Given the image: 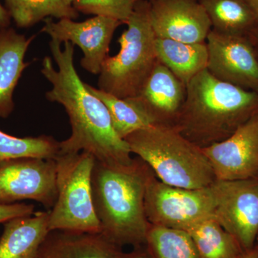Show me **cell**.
<instances>
[{
	"label": "cell",
	"instance_id": "6da1fadb",
	"mask_svg": "<svg viewBox=\"0 0 258 258\" xmlns=\"http://www.w3.org/2000/svg\"><path fill=\"white\" fill-rule=\"evenodd\" d=\"M51 40L50 57L42 61V74L52 85L45 96L62 105L70 118L72 133L59 142V154L86 152L107 164L127 165L133 161L127 142L115 133L106 106L86 87L74 66V47L71 42Z\"/></svg>",
	"mask_w": 258,
	"mask_h": 258
},
{
	"label": "cell",
	"instance_id": "7a4b0ae2",
	"mask_svg": "<svg viewBox=\"0 0 258 258\" xmlns=\"http://www.w3.org/2000/svg\"><path fill=\"white\" fill-rule=\"evenodd\" d=\"M152 171L139 157L127 165L95 160L91 174L93 208L102 235L120 247L146 245L150 223L144 198Z\"/></svg>",
	"mask_w": 258,
	"mask_h": 258
},
{
	"label": "cell",
	"instance_id": "3957f363",
	"mask_svg": "<svg viewBox=\"0 0 258 258\" xmlns=\"http://www.w3.org/2000/svg\"><path fill=\"white\" fill-rule=\"evenodd\" d=\"M258 113V93L214 77L205 70L186 86L184 106L174 127L204 148L230 137Z\"/></svg>",
	"mask_w": 258,
	"mask_h": 258
},
{
	"label": "cell",
	"instance_id": "277c9868",
	"mask_svg": "<svg viewBox=\"0 0 258 258\" xmlns=\"http://www.w3.org/2000/svg\"><path fill=\"white\" fill-rule=\"evenodd\" d=\"M125 141L132 154L143 160L164 184L196 189L216 181L201 148L174 126L152 125L134 132Z\"/></svg>",
	"mask_w": 258,
	"mask_h": 258
},
{
	"label": "cell",
	"instance_id": "5b68a950",
	"mask_svg": "<svg viewBox=\"0 0 258 258\" xmlns=\"http://www.w3.org/2000/svg\"><path fill=\"white\" fill-rule=\"evenodd\" d=\"M125 24L119 52L106 57L98 82L100 90L122 99L138 96L158 62L149 0H139Z\"/></svg>",
	"mask_w": 258,
	"mask_h": 258
},
{
	"label": "cell",
	"instance_id": "8992f818",
	"mask_svg": "<svg viewBox=\"0 0 258 258\" xmlns=\"http://www.w3.org/2000/svg\"><path fill=\"white\" fill-rule=\"evenodd\" d=\"M56 162L57 199L51 209L49 230L101 233L91 191L95 157L86 152L58 154Z\"/></svg>",
	"mask_w": 258,
	"mask_h": 258
},
{
	"label": "cell",
	"instance_id": "52a82bcc",
	"mask_svg": "<svg viewBox=\"0 0 258 258\" xmlns=\"http://www.w3.org/2000/svg\"><path fill=\"white\" fill-rule=\"evenodd\" d=\"M144 205L149 223L184 230L214 216L215 191L212 184L196 189L170 186L158 179L152 171L147 181Z\"/></svg>",
	"mask_w": 258,
	"mask_h": 258
},
{
	"label": "cell",
	"instance_id": "ba28073f",
	"mask_svg": "<svg viewBox=\"0 0 258 258\" xmlns=\"http://www.w3.org/2000/svg\"><path fill=\"white\" fill-rule=\"evenodd\" d=\"M214 217L233 236L244 252L253 248L258 238V178L216 181Z\"/></svg>",
	"mask_w": 258,
	"mask_h": 258
},
{
	"label": "cell",
	"instance_id": "9c48e42d",
	"mask_svg": "<svg viewBox=\"0 0 258 258\" xmlns=\"http://www.w3.org/2000/svg\"><path fill=\"white\" fill-rule=\"evenodd\" d=\"M57 199L55 159H14L0 166V205L34 200L51 210Z\"/></svg>",
	"mask_w": 258,
	"mask_h": 258
},
{
	"label": "cell",
	"instance_id": "30bf717a",
	"mask_svg": "<svg viewBox=\"0 0 258 258\" xmlns=\"http://www.w3.org/2000/svg\"><path fill=\"white\" fill-rule=\"evenodd\" d=\"M207 70L223 82L258 93V55L249 36L211 30Z\"/></svg>",
	"mask_w": 258,
	"mask_h": 258
},
{
	"label": "cell",
	"instance_id": "8fae6325",
	"mask_svg": "<svg viewBox=\"0 0 258 258\" xmlns=\"http://www.w3.org/2000/svg\"><path fill=\"white\" fill-rule=\"evenodd\" d=\"M217 181L258 178V113L228 138L201 148Z\"/></svg>",
	"mask_w": 258,
	"mask_h": 258
},
{
	"label": "cell",
	"instance_id": "7c38bea8",
	"mask_svg": "<svg viewBox=\"0 0 258 258\" xmlns=\"http://www.w3.org/2000/svg\"><path fill=\"white\" fill-rule=\"evenodd\" d=\"M121 22L104 16H95L77 23L72 19H60L55 23L45 19L42 32L60 42H71L83 52L81 66L93 75H99L102 64L108 57L113 34Z\"/></svg>",
	"mask_w": 258,
	"mask_h": 258
},
{
	"label": "cell",
	"instance_id": "4fadbf2b",
	"mask_svg": "<svg viewBox=\"0 0 258 258\" xmlns=\"http://www.w3.org/2000/svg\"><path fill=\"white\" fill-rule=\"evenodd\" d=\"M153 30L158 38L204 43L212 30L198 0H149Z\"/></svg>",
	"mask_w": 258,
	"mask_h": 258
},
{
	"label": "cell",
	"instance_id": "5bb4252c",
	"mask_svg": "<svg viewBox=\"0 0 258 258\" xmlns=\"http://www.w3.org/2000/svg\"><path fill=\"white\" fill-rule=\"evenodd\" d=\"M186 97V86L158 60L138 96L131 98L152 125L174 126Z\"/></svg>",
	"mask_w": 258,
	"mask_h": 258
},
{
	"label": "cell",
	"instance_id": "9a60e30c",
	"mask_svg": "<svg viewBox=\"0 0 258 258\" xmlns=\"http://www.w3.org/2000/svg\"><path fill=\"white\" fill-rule=\"evenodd\" d=\"M125 252L101 233L50 231L37 258H125Z\"/></svg>",
	"mask_w": 258,
	"mask_h": 258
},
{
	"label": "cell",
	"instance_id": "2e32d148",
	"mask_svg": "<svg viewBox=\"0 0 258 258\" xmlns=\"http://www.w3.org/2000/svg\"><path fill=\"white\" fill-rule=\"evenodd\" d=\"M50 212H37L4 222L0 258H37L49 230Z\"/></svg>",
	"mask_w": 258,
	"mask_h": 258
},
{
	"label": "cell",
	"instance_id": "e0dca14e",
	"mask_svg": "<svg viewBox=\"0 0 258 258\" xmlns=\"http://www.w3.org/2000/svg\"><path fill=\"white\" fill-rule=\"evenodd\" d=\"M35 35L26 37L14 29H0V118H7L15 108L13 93L23 71L28 67L25 56Z\"/></svg>",
	"mask_w": 258,
	"mask_h": 258
},
{
	"label": "cell",
	"instance_id": "ac0fdd59",
	"mask_svg": "<svg viewBox=\"0 0 258 258\" xmlns=\"http://www.w3.org/2000/svg\"><path fill=\"white\" fill-rule=\"evenodd\" d=\"M155 47L158 60L186 86L208 67L206 42L186 43L156 37Z\"/></svg>",
	"mask_w": 258,
	"mask_h": 258
},
{
	"label": "cell",
	"instance_id": "d6986e66",
	"mask_svg": "<svg viewBox=\"0 0 258 258\" xmlns=\"http://www.w3.org/2000/svg\"><path fill=\"white\" fill-rule=\"evenodd\" d=\"M212 25V30L228 35L249 36L257 30V21L246 0H198Z\"/></svg>",
	"mask_w": 258,
	"mask_h": 258
},
{
	"label": "cell",
	"instance_id": "ffe728a7",
	"mask_svg": "<svg viewBox=\"0 0 258 258\" xmlns=\"http://www.w3.org/2000/svg\"><path fill=\"white\" fill-rule=\"evenodd\" d=\"M192 240L199 258H240L243 249L214 216L184 229Z\"/></svg>",
	"mask_w": 258,
	"mask_h": 258
},
{
	"label": "cell",
	"instance_id": "44dd1931",
	"mask_svg": "<svg viewBox=\"0 0 258 258\" xmlns=\"http://www.w3.org/2000/svg\"><path fill=\"white\" fill-rule=\"evenodd\" d=\"M86 87L104 103L111 117L112 125L120 139L125 140L134 132L152 125L147 115L131 98L122 99L87 83Z\"/></svg>",
	"mask_w": 258,
	"mask_h": 258
},
{
	"label": "cell",
	"instance_id": "7402d4cb",
	"mask_svg": "<svg viewBox=\"0 0 258 258\" xmlns=\"http://www.w3.org/2000/svg\"><path fill=\"white\" fill-rule=\"evenodd\" d=\"M146 248L152 258H199L186 231L150 224Z\"/></svg>",
	"mask_w": 258,
	"mask_h": 258
},
{
	"label": "cell",
	"instance_id": "603a6c76",
	"mask_svg": "<svg viewBox=\"0 0 258 258\" xmlns=\"http://www.w3.org/2000/svg\"><path fill=\"white\" fill-rule=\"evenodd\" d=\"M10 18L17 26L30 28L47 17L76 19L78 13L63 0H5Z\"/></svg>",
	"mask_w": 258,
	"mask_h": 258
},
{
	"label": "cell",
	"instance_id": "cb8c5ba5",
	"mask_svg": "<svg viewBox=\"0 0 258 258\" xmlns=\"http://www.w3.org/2000/svg\"><path fill=\"white\" fill-rule=\"evenodd\" d=\"M59 151V142L48 136L20 138L0 131V166L25 158L55 159Z\"/></svg>",
	"mask_w": 258,
	"mask_h": 258
},
{
	"label": "cell",
	"instance_id": "d4e9b609",
	"mask_svg": "<svg viewBox=\"0 0 258 258\" xmlns=\"http://www.w3.org/2000/svg\"><path fill=\"white\" fill-rule=\"evenodd\" d=\"M139 0H74L76 11L115 19L126 23Z\"/></svg>",
	"mask_w": 258,
	"mask_h": 258
},
{
	"label": "cell",
	"instance_id": "484cf974",
	"mask_svg": "<svg viewBox=\"0 0 258 258\" xmlns=\"http://www.w3.org/2000/svg\"><path fill=\"white\" fill-rule=\"evenodd\" d=\"M35 206L25 203H15L12 205H0V223L15 218L26 216L33 214Z\"/></svg>",
	"mask_w": 258,
	"mask_h": 258
},
{
	"label": "cell",
	"instance_id": "4316f807",
	"mask_svg": "<svg viewBox=\"0 0 258 258\" xmlns=\"http://www.w3.org/2000/svg\"><path fill=\"white\" fill-rule=\"evenodd\" d=\"M125 258H152L149 255L147 248L144 247L134 248L132 252L125 253Z\"/></svg>",
	"mask_w": 258,
	"mask_h": 258
},
{
	"label": "cell",
	"instance_id": "83f0119b",
	"mask_svg": "<svg viewBox=\"0 0 258 258\" xmlns=\"http://www.w3.org/2000/svg\"><path fill=\"white\" fill-rule=\"evenodd\" d=\"M10 23L9 13H8V10H5L4 7L0 4V29L8 28Z\"/></svg>",
	"mask_w": 258,
	"mask_h": 258
},
{
	"label": "cell",
	"instance_id": "f1b7e54d",
	"mask_svg": "<svg viewBox=\"0 0 258 258\" xmlns=\"http://www.w3.org/2000/svg\"><path fill=\"white\" fill-rule=\"evenodd\" d=\"M240 258H258V244H255L253 248L244 252Z\"/></svg>",
	"mask_w": 258,
	"mask_h": 258
},
{
	"label": "cell",
	"instance_id": "f546056e",
	"mask_svg": "<svg viewBox=\"0 0 258 258\" xmlns=\"http://www.w3.org/2000/svg\"><path fill=\"white\" fill-rule=\"evenodd\" d=\"M248 3L250 8L253 11L254 16H255L256 21H257V30H258V0H246Z\"/></svg>",
	"mask_w": 258,
	"mask_h": 258
},
{
	"label": "cell",
	"instance_id": "4dcf8cb0",
	"mask_svg": "<svg viewBox=\"0 0 258 258\" xmlns=\"http://www.w3.org/2000/svg\"><path fill=\"white\" fill-rule=\"evenodd\" d=\"M249 37L251 41L253 43L254 48H255L258 55V30H256L253 33L251 34Z\"/></svg>",
	"mask_w": 258,
	"mask_h": 258
},
{
	"label": "cell",
	"instance_id": "1f68e13d",
	"mask_svg": "<svg viewBox=\"0 0 258 258\" xmlns=\"http://www.w3.org/2000/svg\"><path fill=\"white\" fill-rule=\"evenodd\" d=\"M63 1L66 4L70 5V6H72L73 3H74V0H63Z\"/></svg>",
	"mask_w": 258,
	"mask_h": 258
}]
</instances>
